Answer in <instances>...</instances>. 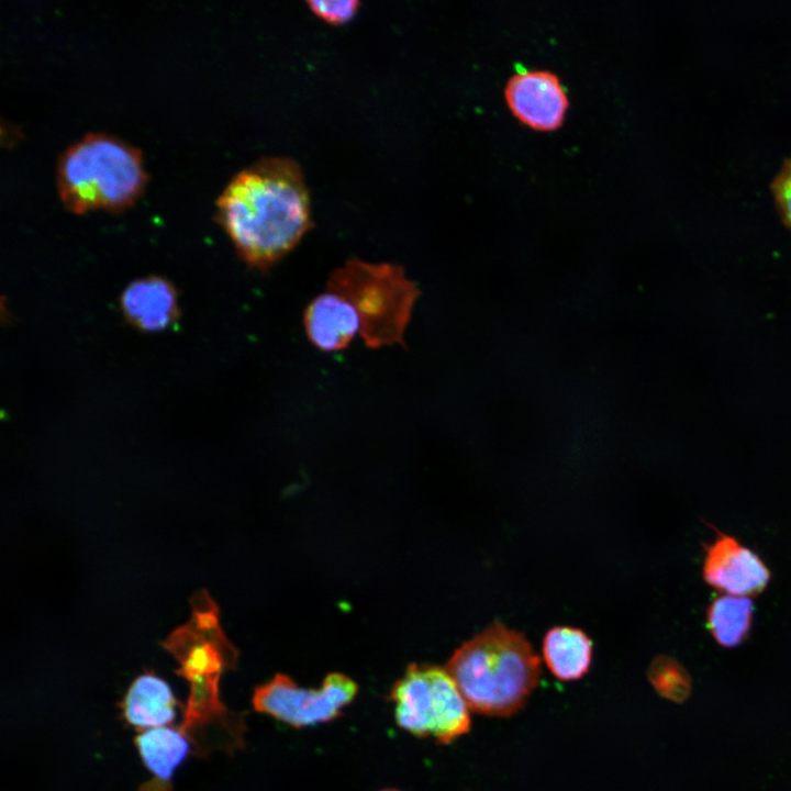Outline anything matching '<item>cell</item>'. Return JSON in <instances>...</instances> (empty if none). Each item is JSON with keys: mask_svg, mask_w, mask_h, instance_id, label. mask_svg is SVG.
Instances as JSON below:
<instances>
[{"mask_svg": "<svg viewBox=\"0 0 791 791\" xmlns=\"http://www.w3.org/2000/svg\"><path fill=\"white\" fill-rule=\"evenodd\" d=\"M143 764L157 784L143 791H169L175 769L189 753L188 738L178 729L158 727L141 732L134 740Z\"/></svg>", "mask_w": 791, "mask_h": 791, "instance_id": "cell-12", "label": "cell"}, {"mask_svg": "<svg viewBox=\"0 0 791 791\" xmlns=\"http://www.w3.org/2000/svg\"><path fill=\"white\" fill-rule=\"evenodd\" d=\"M177 705L169 684L152 672L138 676L121 703L124 720L142 732L171 724Z\"/></svg>", "mask_w": 791, "mask_h": 791, "instance_id": "cell-10", "label": "cell"}, {"mask_svg": "<svg viewBox=\"0 0 791 791\" xmlns=\"http://www.w3.org/2000/svg\"><path fill=\"white\" fill-rule=\"evenodd\" d=\"M144 181L138 149L102 133H89L73 143L57 165L59 198L76 213L129 205Z\"/></svg>", "mask_w": 791, "mask_h": 791, "instance_id": "cell-4", "label": "cell"}, {"mask_svg": "<svg viewBox=\"0 0 791 791\" xmlns=\"http://www.w3.org/2000/svg\"><path fill=\"white\" fill-rule=\"evenodd\" d=\"M380 791H400V790H398V789H383V790H380Z\"/></svg>", "mask_w": 791, "mask_h": 791, "instance_id": "cell-17", "label": "cell"}, {"mask_svg": "<svg viewBox=\"0 0 791 791\" xmlns=\"http://www.w3.org/2000/svg\"><path fill=\"white\" fill-rule=\"evenodd\" d=\"M648 679L656 692L665 699L681 703L691 693V678L687 669L675 658L659 655L648 669Z\"/></svg>", "mask_w": 791, "mask_h": 791, "instance_id": "cell-14", "label": "cell"}, {"mask_svg": "<svg viewBox=\"0 0 791 791\" xmlns=\"http://www.w3.org/2000/svg\"><path fill=\"white\" fill-rule=\"evenodd\" d=\"M717 536L704 546L703 579L711 587L735 595L762 592L771 572L761 557L734 536L716 531Z\"/></svg>", "mask_w": 791, "mask_h": 791, "instance_id": "cell-8", "label": "cell"}, {"mask_svg": "<svg viewBox=\"0 0 791 791\" xmlns=\"http://www.w3.org/2000/svg\"><path fill=\"white\" fill-rule=\"evenodd\" d=\"M120 304L125 320L143 332L164 331L179 317L177 290L159 276L132 281L123 290Z\"/></svg>", "mask_w": 791, "mask_h": 791, "instance_id": "cell-9", "label": "cell"}, {"mask_svg": "<svg viewBox=\"0 0 791 791\" xmlns=\"http://www.w3.org/2000/svg\"><path fill=\"white\" fill-rule=\"evenodd\" d=\"M390 700L398 726L416 737L446 745L470 729V709L445 668L410 665Z\"/></svg>", "mask_w": 791, "mask_h": 791, "instance_id": "cell-5", "label": "cell"}, {"mask_svg": "<svg viewBox=\"0 0 791 791\" xmlns=\"http://www.w3.org/2000/svg\"><path fill=\"white\" fill-rule=\"evenodd\" d=\"M419 296L401 266L352 258L308 303L304 332L316 349L326 353L345 349L356 336L370 348L404 346Z\"/></svg>", "mask_w": 791, "mask_h": 791, "instance_id": "cell-1", "label": "cell"}, {"mask_svg": "<svg viewBox=\"0 0 791 791\" xmlns=\"http://www.w3.org/2000/svg\"><path fill=\"white\" fill-rule=\"evenodd\" d=\"M357 692V683L341 672L328 673L317 689H304L278 673L255 688L252 703L257 712L301 728L335 720Z\"/></svg>", "mask_w": 791, "mask_h": 791, "instance_id": "cell-6", "label": "cell"}, {"mask_svg": "<svg viewBox=\"0 0 791 791\" xmlns=\"http://www.w3.org/2000/svg\"><path fill=\"white\" fill-rule=\"evenodd\" d=\"M772 193L782 221L791 230V158L786 160L775 177Z\"/></svg>", "mask_w": 791, "mask_h": 791, "instance_id": "cell-16", "label": "cell"}, {"mask_svg": "<svg viewBox=\"0 0 791 791\" xmlns=\"http://www.w3.org/2000/svg\"><path fill=\"white\" fill-rule=\"evenodd\" d=\"M307 4L319 18L331 23H343L355 15L360 3L357 0H311Z\"/></svg>", "mask_w": 791, "mask_h": 791, "instance_id": "cell-15", "label": "cell"}, {"mask_svg": "<svg viewBox=\"0 0 791 791\" xmlns=\"http://www.w3.org/2000/svg\"><path fill=\"white\" fill-rule=\"evenodd\" d=\"M445 669L470 710L489 716H511L538 684V655L520 632L493 624L465 642Z\"/></svg>", "mask_w": 791, "mask_h": 791, "instance_id": "cell-3", "label": "cell"}, {"mask_svg": "<svg viewBox=\"0 0 791 791\" xmlns=\"http://www.w3.org/2000/svg\"><path fill=\"white\" fill-rule=\"evenodd\" d=\"M753 616L754 603L749 598L722 595L709 605L706 626L720 646L733 648L747 639Z\"/></svg>", "mask_w": 791, "mask_h": 791, "instance_id": "cell-13", "label": "cell"}, {"mask_svg": "<svg viewBox=\"0 0 791 791\" xmlns=\"http://www.w3.org/2000/svg\"><path fill=\"white\" fill-rule=\"evenodd\" d=\"M545 664L562 681L582 678L591 666L592 642L581 630L556 626L547 631L542 645Z\"/></svg>", "mask_w": 791, "mask_h": 791, "instance_id": "cell-11", "label": "cell"}, {"mask_svg": "<svg viewBox=\"0 0 791 791\" xmlns=\"http://www.w3.org/2000/svg\"><path fill=\"white\" fill-rule=\"evenodd\" d=\"M503 94L519 122L542 132L560 127L569 107L560 78L547 69L519 68L508 79Z\"/></svg>", "mask_w": 791, "mask_h": 791, "instance_id": "cell-7", "label": "cell"}, {"mask_svg": "<svg viewBox=\"0 0 791 791\" xmlns=\"http://www.w3.org/2000/svg\"><path fill=\"white\" fill-rule=\"evenodd\" d=\"M216 208L238 256L260 272L288 255L312 226L303 174L287 157L261 158L237 172Z\"/></svg>", "mask_w": 791, "mask_h": 791, "instance_id": "cell-2", "label": "cell"}]
</instances>
